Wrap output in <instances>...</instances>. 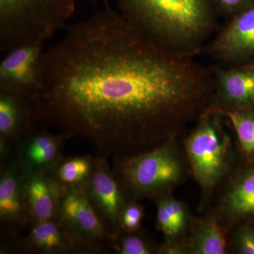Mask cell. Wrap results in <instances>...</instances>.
<instances>
[{"instance_id":"obj_14","label":"cell","mask_w":254,"mask_h":254,"mask_svg":"<svg viewBox=\"0 0 254 254\" xmlns=\"http://www.w3.org/2000/svg\"><path fill=\"white\" fill-rule=\"evenodd\" d=\"M215 92L229 106L254 105V70L240 68H213Z\"/></svg>"},{"instance_id":"obj_5","label":"cell","mask_w":254,"mask_h":254,"mask_svg":"<svg viewBox=\"0 0 254 254\" xmlns=\"http://www.w3.org/2000/svg\"><path fill=\"white\" fill-rule=\"evenodd\" d=\"M55 218L83 254H102L113 248L114 241L105 231L82 186L58 185Z\"/></svg>"},{"instance_id":"obj_17","label":"cell","mask_w":254,"mask_h":254,"mask_svg":"<svg viewBox=\"0 0 254 254\" xmlns=\"http://www.w3.org/2000/svg\"><path fill=\"white\" fill-rule=\"evenodd\" d=\"M232 213L243 215L254 213V169L237 182L227 198Z\"/></svg>"},{"instance_id":"obj_25","label":"cell","mask_w":254,"mask_h":254,"mask_svg":"<svg viewBox=\"0 0 254 254\" xmlns=\"http://www.w3.org/2000/svg\"><path fill=\"white\" fill-rule=\"evenodd\" d=\"M240 251L242 254H254V231L249 227H245L240 234Z\"/></svg>"},{"instance_id":"obj_8","label":"cell","mask_w":254,"mask_h":254,"mask_svg":"<svg viewBox=\"0 0 254 254\" xmlns=\"http://www.w3.org/2000/svg\"><path fill=\"white\" fill-rule=\"evenodd\" d=\"M27 174L11 159L6 161L0 177V221L1 228L11 243L20 232L31 227L25 181Z\"/></svg>"},{"instance_id":"obj_10","label":"cell","mask_w":254,"mask_h":254,"mask_svg":"<svg viewBox=\"0 0 254 254\" xmlns=\"http://www.w3.org/2000/svg\"><path fill=\"white\" fill-rule=\"evenodd\" d=\"M65 138L38 126L15 145L11 158L26 174L50 175L62 160Z\"/></svg>"},{"instance_id":"obj_23","label":"cell","mask_w":254,"mask_h":254,"mask_svg":"<svg viewBox=\"0 0 254 254\" xmlns=\"http://www.w3.org/2000/svg\"><path fill=\"white\" fill-rule=\"evenodd\" d=\"M168 210L170 218L175 224V227L180 232L185 222V211L180 203L173 199L162 200Z\"/></svg>"},{"instance_id":"obj_21","label":"cell","mask_w":254,"mask_h":254,"mask_svg":"<svg viewBox=\"0 0 254 254\" xmlns=\"http://www.w3.org/2000/svg\"><path fill=\"white\" fill-rule=\"evenodd\" d=\"M143 211L141 205L128 202L122 213L120 220L121 232H134L139 228Z\"/></svg>"},{"instance_id":"obj_2","label":"cell","mask_w":254,"mask_h":254,"mask_svg":"<svg viewBox=\"0 0 254 254\" xmlns=\"http://www.w3.org/2000/svg\"><path fill=\"white\" fill-rule=\"evenodd\" d=\"M122 16L167 49L195 55L215 26L214 0H117Z\"/></svg>"},{"instance_id":"obj_3","label":"cell","mask_w":254,"mask_h":254,"mask_svg":"<svg viewBox=\"0 0 254 254\" xmlns=\"http://www.w3.org/2000/svg\"><path fill=\"white\" fill-rule=\"evenodd\" d=\"M74 0H0V52L26 42H46L65 29Z\"/></svg>"},{"instance_id":"obj_16","label":"cell","mask_w":254,"mask_h":254,"mask_svg":"<svg viewBox=\"0 0 254 254\" xmlns=\"http://www.w3.org/2000/svg\"><path fill=\"white\" fill-rule=\"evenodd\" d=\"M94 157L63 158L50 176L58 185L82 186L91 175Z\"/></svg>"},{"instance_id":"obj_1","label":"cell","mask_w":254,"mask_h":254,"mask_svg":"<svg viewBox=\"0 0 254 254\" xmlns=\"http://www.w3.org/2000/svg\"><path fill=\"white\" fill-rule=\"evenodd\" d=\"M155 43L109 6L68 25L43 56L38 120L108 158L148 151L215 92L212 69Z\"/></svg>"},{"instance_id":"obj_9","label":"cell","mask_w":254,"mask_h":254,"mask_svg":"<svg viewBox=\"0 0 254 254\" xmlns=\"http://www.w3.org/2000/svg\"><path fill=\"white\" fill-rule=\"evenodd\" d=\"M215 118H205L187 143V150L195 176L202 185L212 186L224 169L226 148L220 136Z\"/></svg>"},{"instance_id":"obj_6","label":"cell","mask_w":254,"mask_h":254,"mask_svg":"<svg viewBox=\"0 0 254 254\" xmlns=\"http://www.w3.org/2000/svg\"><path fill=\"white\" fill-rule=\"evenodd\" d=\"M82 187L105 231L115 242L121 232L122 213L128 202L126 190L111 170L108 158L94 157L91 175Z\"/></svg>"},{"instance_id":"obj_26","label":"cell","mask_w":254,"mask_h":254,"mask_svg":"<svg viewBox=\"0 0 254 254\" xmlns=\"http://www.w3.org/2000/svg\"><path fill=\"white\" fill-rule=\"evenodd\" d=\"M247 67H249V68H252V69L254 70V65H253V66H247Z\"/></svg>"},{"instance_id":"obj_7","label":"cell","mask_w":254,"mask_h":254,"mask_svg":"<svg viewBox=\"0 0 254 254\" xmlns=\"http://www.w3.org/2000/svg\"><path fill=\"white\" fill-rule=\"evenodd\" d=\"M33 93L0 87V155L9 160L12 148L39 125Z\"/></svg>"},{"instance_id":"obj_22","label":"cell","mask_w":254,"mask_h":254,"mask_svg":"<svg viewBox=\"0 0 254 254\" xmlns=\"http://www.w3.org/2000/svg\"><path fill=\"white\" fill-rule=\"evenodd\" d=\"M252 1L253 0H214V2L222 14L232 18L250 7Z\"/></svg>"},{"instance_id":"obj_20","label":"cell","mask_w":254,"mask_h":254,"mask_svg":"<svg viewBox=\"0 0 254 254\" xmlns=\"http://www.w3.org/2000/svg\"><path fill=\"white\" fill-rule=\"evenodd\" d=\"M125 235L120 234L113 243V248L120 254H149L151 247L141 237L129 235L125 232Z\"/></svg>"},{"instance_id":"obj_13","label":"cell","mask_w":254,"mask_h":254,"mask_svg":"<svg viewBox=\"0 0 254 254\" xmlns=\"http://www.w3.org/2000/svg\"><path fill=\"white\" fill-rule=\"evenodd\" d=\"M15 242L17 250L26 254H83L55 217L31 225L28 235Z\"/></svg>"},{"instance_id":"obj_18","label":"cell","mask_w":254,"mask_h":254,"mask_svg":"<svg viewBox=\"0 0 254 254\" xmlns=\"http://www.w3.org/2000/svg\"><path fill=\"white\" fill-rule=\"evenodd\" d=\"M215 113L225 115L230 120L246 153H254V112L217 109Z\"/></svg>"},{"instance_id":"obj_4","label":"cell","mask_w":254,"mask_h":254,"mask_svg":"<svg viewBox=\"0 0 254 254\" xmlns=\"http://www.w3.org/2000/svg\"><path fill=\"white\" fill-rule=\"evenodd\" d=\"M113 172L125 190L133 195L148 196L177 181L181 168L167 147L130 156L114 158Z\"/></svg>"},{"instance_id":"obj_12","label":"cell","mask_w":254,"mask_h":254,"mask_svg":"<svg viewBox=\"0 0 254 254\" xmlns=\"http://www.w3.org/2000/svg\"><path fill=\"white\" fill-rule=\"evenodd\" d=\"M208 52L230 66L254 55V5L230 18L210 43Z\"/></svg>"},{"instance_id":"obj_11","label":"cell","mask_w":254,"mask_h":254,"mask_svg":"<svg viewBox=\"0 0 254 254\" xmlns=\"http://www.w3.org/2000/svg\"><path fill=\"white\" fill-rule=\"evenodd\" d=\"M46 42H26L5 53L0 63V87L34 93L41 80Z\"/></svg>"},{"instance_id":"obj_15","label":"cell","mask_w":254,"mask_h":254,"mask_svg":"<svg viewBox=\"0 0 254 254\" xmlns=\"http://www.w3.org/2000/svg\"><path fill=\"white\" fill-rule=\"evenodd\" d=\"M58 190L50 175L27 174L24 190L31 225L54 218Z\"/></svg>"},{"instance_id":"obj_19","label":"cell","mask_w":254,"mask_h":254,"mask_svg":"<svg viewBox=\"0 0 254 254\" xmlns=\"http://www.w3.org/2000/svg\"><path fill=\"white\" fill-rule=\"evenodd\" d=\"M225 242L221 228L214 218L201 225L195 237L194 252L200 254L225 253Z\"/></svg>"},{"instance_id":"obj_24","label":"cell","mask_w":254,"mask_h":254,"mask_svg":"<svg viewBox=\"0 0 254 254\" xmlns=\"http://www.w3.org/2000/svg\"><path fill=\"white\" fill-rule=\"evenodd\" d=\"M158 223L160 229L168 236H173L179 232L162 200L158 205Z\"/></svg>"}]
</instances>
